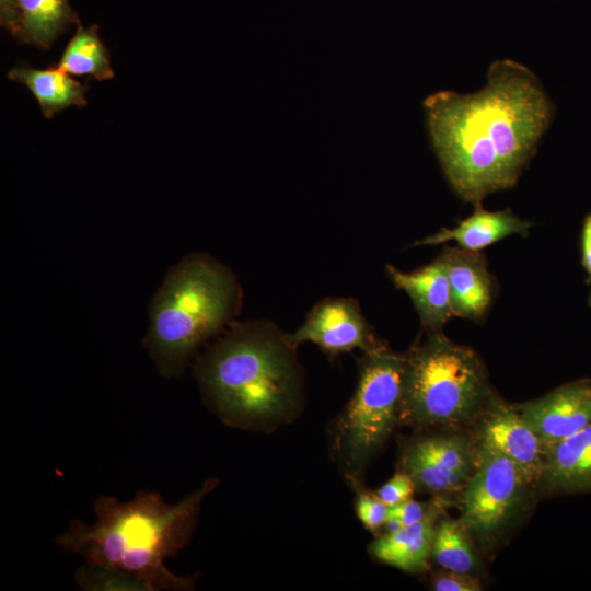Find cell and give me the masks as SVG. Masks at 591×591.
I'll use <instances>...</instances> for the list:
<instances>
[{"label":"cell","mask_w":591,"mask_h":591,"mask_svg":"<svg viewBox=\"0 0 591 591\" xmlns=\"http://www.w3.org/2000/svg\"><path fill=\"white\" fill-rule=\"evenodd\" d=\"M425 107L450 185L475 206L517 183L553 116L536 76L510 59L490 65L480 91H440L425 101Z\"/></svg>","instance_id":"cell-1"},{"label":"cell","mask_w":591,"mask_h":591,"mask_svg":"<svg viewBox=\"0 0 591 591\" xmlns=\"http://www.w3.org/2000/svg\"><path fill=\"white\" fill-rule=\"evenodd\" d=\"M209 478L177 503H166L154 491H139L129 501L102 496L94 503L96 521L73 520L57 544L101 568L128 580L135 590H189L195 577H181L164 560L189 541L202 499L217 485Z\"/></svg>","instance_id":"cell-2"},{"label":"cell","mask_w":591,"mask_h":591,"mask_svg":"<svg viewBox=\"0 0 591 591\" xmlns=\"http://www.w3.org/2000/svg\"><path fill=\"white\" fill-rule=\"evenodd\" d=\"M294 348L267 323L234 324L196 364L206 399L231 426L255 428L286 420L300 394Z\"/></svg>","instance_id":"cell-3"},{"label":"cell","mask_w":591,"mask_h":591,"mask_svg":"<svg viewBox=\"0 0 591 591\" xmlns=\"http://www.w3.org/2000/svg\"><path fill=\"white\" fill-rule=\"evenodd\" d=\"M240 300L236 278L208 255L189 254L172 266L152 297L143 340L159 372L178 375L233 318Z\"/></svg>","instance_id":"cell-4"},{"label":"cell","mask_w":591,"mask_h":591,"mask_svg":"<svg viewBox=\"0 0 591 591\" xmlns=\"http://www.w3.org/2000/svg\"><path fill=\"white\" fill-rule=\"evenodd\" d=\"M495 394L470 347L441 331L404 355L399 424L420 430H461L478 421Z\"/></svg>","instance_id":"cell-5"},{"label":"cell","mask_w":591,"mask_h":591,"mask_svg":"<svg viewBox=\"0 0 591 591\" xmlns=\"http://www.w3.org/2000/svg\"><path fill=\"white\" fill-rule=\"evenodd\" d=\"M403 372L404 355L384 347L364 352L356 391L335 429V449L349 475L360 473L399 424Z\"/></svg>","instance_id":"cell-6"},{"label":"cell","mask_w":591,"mask_h":591,"mask_svg":"<svg viewBox=\"0 0 591 591\" xmlns=\"http://www.w3.org/2000/svg\"><path fill=\"white\" fill-rule=\"evenodd\" d=\"M478 443V463L461 491L459 519L478 545L490 547L520 517L533 485L506 455Z\"/></svg>","instance_id":"cell-7"},{"label":"cell","mask_w":591,"mask_h":591,"mask_svg":"<svg viewBox=\"0 0 591 591\" xmlns=\"http://www.w3.org/2000/svg\"><path fill=\"white\" fill-rule=\"evenodd\" d=\"M479 457V443L460 430L420 434L408 441L399 456L401 472L416 489L437 497L462 491Z\"/></svg>","instance_id":"cell-8"},{"label":"cell","mask_w":591,"mask_h":591,"mask_svg":"<svg viewBox=\"0 0 591 591\" xmlns=\"http://www.w3.org/2000/svg\"><path fill=\"white\" fill-rule=\"evenodd\" d=\"M286 337L294 347L311 341L329 355L356 348L369 352L383 347L375 339L357 302L343 298L320 302L310 312L305 322Z\"/></svg>","instance_id":"cell-9"},{"label":"cell","mask_w":591,"mask_h":591,"mask_svg":"<svg viewBox=\"0 0 591 591\" xmlns=\"http://www.w3.org/2000/svg\"><path fill=\"white\" fill-rule=\"evenodd\" d=\"M476 424L478 442L486 443L506 455L520 468L531 485L538 483L546 451L518 406L494 395Z\"/></svg>","instance_id":"cell-10"},{"label":"cell","mask_w":591,"mask_h":591,"mask_svg":"<svg viewBox=\"0 0 591 591\" xmlns=\"http://www.w3.org/2000/svg\"><path fill=\"white\" fill-rule=\"evenodd\" d=\"M518 408L547 453L591 424V380L566 383Z\"/></svg>","instance_id":"cell-11"},{"label":"cell","mask_w":591,"mask_h":591,"mask_svg":"<svg viewBox=\"0 0 591 591\" xmlns=\"http://www.w3.org/2000/svg\"><path fill=\"white\" fill-rule=\"evenodd\" d=\"M449 280L454 316L478 321L489 310L495 296L494 277L485 256L459 246H447L439 255Z\"/></svg>","instance_id":"cell-12"},{"label":"cell","mask_w":591,"mask_h":591,"mask_svg":"<svg viewBox=\"0 0 591 591\" xmlns=\"http://www.w3.org/2000/svg\"><path fill=\"white\" fill-rule=\"evenodd\" d=\"M386 271L394 285L410 298L422 326L428 332L441 331L453 316L449 280L440 257L430 264L404 273L393 266Z\"/></svg>","instance_id":"cell-13"},{"label":"cell","mask_w":591,"mask_h":591,"mask_svg":"<svg viewBox=\"0 0 591 591\" xmlns=\"http://www.w3.org/2000/svg\"><path fill=\"white\" fill-rule=\"evenodd\" d=\"M537 484L555 495L591 493V424L546 453Z\"/></svg>","instance_id":"cell-14"},{"label":"cell","mask_w":591,"mask_h":591,"mask_svg":"<svg viewBox=\"0 0 591 591\" xmlns=\"http://www.w3.org/2000/svg\"><path fill=\"white\" fill-rule=\"evenodd\" d=\"M532 222L523 220L511 210L488 211L476 205L474 212L454 228H442L417 244L437 245L454 241L461 248L480 252L510 235L526 236Z\"/></svg>","instance_id":"cell-15"},{"label":"cell","mask_w":591,"mask_h":591,"mask_svg":"<svg viewBox=\"0 0 591 591\" xmlns=\"http://www.w3.org/2000/svg\"><path fill=\"white\" fill-rule=\"evenodd\" d=\"M443 507L438 499L419 522L376 538L371 545L372 555L378 560L407 572L426 570L431 556L436 524Z\"/></svg>","instance_id":"cell-16"},{"label":"cell","mask_w":591,"mask_h":591,"mask_svg":"<svg viewBox=\"0 0 591 591\" xmlns=\"http://www.w3.org/2000/svg\"><path fill=\"white\" fill-rule=\"evenodd\" d=\"M8 77L30 89L43 115L48 119L67 107L86 105L88 86L71 78L59 67L34 69L18 66L9 71Z\"/></svg>","instance_id":"cell-17"},{"label":"cell","mask_w":591,"mask_h":591,"mask_svg":"<svg viewBox=\"0 0 591 591\" xmlns=\"http://www.w3.org/2000/svg\"><path fill=\"white\" fill-rule=\"evenodd\" d=\"M19 28L15 38L48 49L79 18L68 0H18Z\"/></svg>","instance_id":"cell-18"},{"label":"cell","mask_w":591,"mask_h":591,"mask_svg":"<svg viewBox=\"0 0 591 591\" xmlns=\"http://www.w3.org/2000/svg\"><path fill=\"white\" fill-rule=\"evenodd\" d=\"M58 67L76 77H90L100 81L114 78L109 53L99 36L97 25L84 28L78 24Z\"/></svg>","instance_id":"cell-19"},{"label":"cell","mask_w":591,"mask_h":591,"mask_svg":"<svg viewBox=\"0 0 591 591\" xmlns=\"http://www.w3.org/2000/svg\"><path fill=\"white\" fill-rule=\"evenodd\" d=\"M472 543L460 519L441 514L434 529L431 556L444 570L473 573L479 561Z\"/></svg>","instance_id":"cell-20"},{"label":"cell","mask_w":591,"mask_h":591,"mask_svg":"<svg viewBox=\"0 0 591 591\" xmlns=\"http://www.w3.org/2000/svg\"><path fill=\"white\" fill-rule=\"evenodd\" d=\"M356 513L366 529L376 532L389 515V507L374 493L361 491L356 499Z\"/></svg>","instance_id":"cell-21"},{"label":"cell","mask_w":591,"mask_h":591,"mask_svg":"<svg viewBox=\"0 0 591 591\" xmlns=\"http://www.w3.org/2000/svg\"><path fill=\"white\" fill-rule=\"evenodd\" d=\"M415 489L414 480L406 473L399 472L380 487L375 494L387 507H392L410 499Z\"/></svg>","instance_id":"cell-22"},{"label":"cell","mask_w":591,"mask_h":591,"mask_svg":"<svg viewBox=\"0 0 591 591\" xmlns=\"http://www.w3.org/2000/svg\"><path fill=\"white\" fill-rule=\"evenodd\" d=\"M432 587L437 591H479L482 583L472 573L445 570L434 575Z\"/></svg>","instance_id":"cell-23"},{"label":"cell","mask_w":591,"mask_h":591,"mask_svg":"<svg viewBox=\"0 0 591 591\" xmlns=\"http://www.w3.org/2000/svg\"><path fill=\"white\" fill-rule=\"evenodd\" d=\"M432 503L418 502L412 498L389 507V515L397 519L403 526L412 525L422 520L430 511Z\"/></svg>","instance_id":"cell-24"},{"label":"cell","mask_w":591,"mask_h":591,"mask_svg":"<svg viewBox=\"0 0 591 591\" xmlns=\"http://www.w3.org/2000/svg\"><path fill=\"white\" fill-rule=\"evenodd\" d=\"M581 263L587 273V283L591 287V212H589L582 223L580 239ZM591 305V290L589 296Z\"/></svg>","instance_id":"cell-25"},{"label":"cell","mask_w":591,"mask_h":591,"mask_svg":"<svg viewBox=\"0 0 591 591\" xmlns=\"http://www.w3.org/2000/svg\"><path fill=\"white\" fill-rule=\"evenodd\" d=\"M0 23L14 37L19 28L18 0H0Z\"/></svg>","instance_id":"cell-26"}]
</instances>
